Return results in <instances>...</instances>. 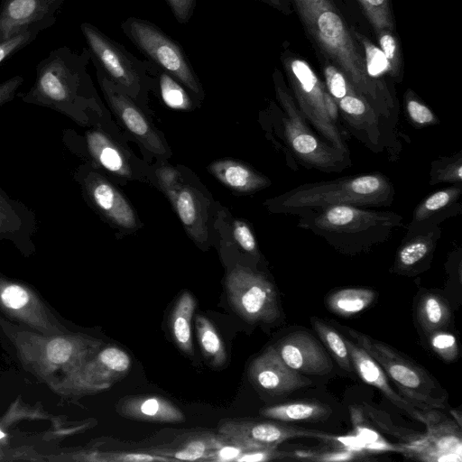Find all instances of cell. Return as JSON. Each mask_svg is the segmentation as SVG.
I'll list each match as a JSON object with an SVG mask.
<instances>
[{
  "instance_id": "6da1fadb",
  "label": "cell",
  "mask_w": 462,
  "mask_h": 462,
  "mask_svg": "<svg viewBox=\"0 0 462 462\" xmlns=\"http://www.w3.org/2000/svg\"><path fill=\"white\" fill-rule=\"evenodd\" d=\"M305 31L323 55L346 77L354 89L390 121L396 106L384 81L372 79L363 52L333 0H291Z\"/></svg>"
},
{
  "instance_id": "7a4b0ae2",
  "label": "cell",
  "mask_w": 462,
  "mask_h": 462,
  "mask_svg": "<svg viewBox=\"0 0 462 462\" xmlns=\"http://www.w3.org/2000/svg\"><path fill=\"white\" fill-rule=\"evenodd\" d=\"M90 52L67 46L51 51L39 61L32 88L20 95L24 103L55 110L80 125L95 123L100 104L88 71Z\"/></svg>"
},
{
  "instance_id": "3957f363",
  "label": "cell",
  "mask_w": 462,
  "mask_h": 462,
  "mask_svg": "<svg viewBox=\"0 0 462 462\" xmlns=\"http://www.w3.org/2000/svg\"><path fill=\"white\" fill-rule=\"evenodd\" d=\"M395 195L391 180L382 173L345 176L328 181L301 184L263 205L272 213L298 216L333 206L389 207Z\"/></svg>"
},
{
  "instance_id": "277c9868",
  "label": "cell",
  "mask_w": 462,
  "mask_h": 462,
  "mask_svg": "<svg viewBox=\"0 0 462 462\" xmlns=\"http://www.w3.org/2000/svg\"><path fill=\"white\" fill-rule=\"evenodd\" d=\"M298 217V227L346 253L368 250L386 242L404 226L403 217L398 213L351 205L307 211Z\"/></svg>"
},
{
  "instance_id": "5b68a950",
  "label": "cell",
  "mask_w": 462,
  "mask_h": 462,
  "mask_svg": "<svg viewBox=\"0 0 462 462\" xmlns=\"http://www.w3.org/2000/svg\"><path fill=\"white\" fill-rule=\"evenodd\" d=\"M281 60L292 97L307 123L328 144L349 156L339 128L338 106L325 84L304 59L291 51H284Z\"/></svg>"
},
{
  "instance_id": "8992f818",
  "label": "cell",
  "mask_w": 462,
  "mask_h": 462,
  "mask_svg": "<svg viewBox=\"0 0 462 462\" xmlns=\"http://www.w3.org/2000/svg\"><path fill=\"white\" fill-rule=\"evenodd\" d=\"M276 98L282 109V139L289 152L307 168L325 172H340L351 165L346 156L328 144L307 123L279 69L273 72Z\"/></svg>"
},
{
  "instance_id": "52a82bcc",
  "label": "cell",
  "mask_w": 462,
  "mask_h": 462,
  "mask_svg": "<svg viewBox=\"0 0 462 462\" xmlns=\"http://www.w3.org/2000/svg\"><path fill=\"white\" fill-rule=\"evenodd\" d=\"M80 30L90 52V59L134 101L144 102L148 91L155 84L152 63L137 59L123 45L89 23H82Z\"/></svg>"
},
{
  "instance_id": "ba28073f",
  "label": "cell",
  "mask_w": 462,
  "mask_h": 462,
  "mask_svg": "<svg viewBox=\"0 0 462 462\" xmlns=\"http://www.w3.org/2000/svg\"><path fill=\"white\" fill-rule=\"evenodd\" d=\"M388 374L406 399L426 411L445 407V396L433 378L390 346L350 328L340 326Z\"/></svg>"
},
{
  "instance_id": "9c48e42d",
  "label": "cell",
  "mask_w": 462,
  "mask_h": 462,
  "mask_svg": "<svg viewBox=\"0 0 462 462\" xmlns=\"http://www.w3.org/2000/svg\"><path fill=\"white\" fill-rule=\"evenodd\" d=\"M121 28L148 61L171 75L197 98H203L202 86L178 42L143 19L127 18Z\"/></svg>"
},
{
  "instance_id": "30bf717a",
  "label": "cell",
  "mask_w": 462,
  "mask_h": 462,
  "mask_svg": "<svg viewBox=\"0 0 462 462\" xmlns=\"http://www.w3.org/2000/svg\"><path fill=\"white\" fill-rule=\"evenodd\" d=\"M226 289L234 310L246 321L272 323L280 317L276 291L262 274L236 265L226 276Z\"/></svg>"
},
{
  "instance_id": "8fae6325",
  "label": "cell",
  "mask_w": 462,
  "mask_h": 462,
  "mask_svg": "<svg viewBox=\"0 0 462 462\" xmlns=\"http://www.w3.org/2000/svg\"><path fill=\"white\" fill-rule=\"evenodd\" d=\"M89 204L114 226L125 230L138 227L136 213L126 198L89 163L74 173Z\"/></svg>"
},
{
  "instance_id": "7c38bea8",
  "label": "cell",
  "mask_w": 462,
  "mask_h": 462,
  "mask_svg": "<svg viewBox=\"0 0 462 462\" xmlns=\"http://www.w3.org/2000/svg\"><path fill=\"white\" fill-rule=\"evenodd\" d=\"M90 60L96 68L97 81L106 102L125 127L150 152L168 156L165 143L136 102L119 88L95 60Z\"/></svg>"
},
{
  "instance_id": "4fadbf2b",
  "label": "cell",
  "mask_w": 462,
  "mask_h": 462,
  "mask_svg": "<svg viewBox=\"0 0 462 462\" xmlns=\"http://www.w3.org/2000/svg\"><path fill=\"white\" fill-rule=\"evenodd\" d=\"M64 0H1L0 42L26 31L42 32L56 23Z\"/></svg>"
},
{
  "instance_id": "5bb4252c",
  "label": "cell",
  "mask_w": 462,
  "mask_h": 462,
  "mask_svg": "<svg viewBox=\"0 0 462 462\" xmlns=\"http://www.w3.org/2000/svg\"><path fill=\"white\" fill-rule=\"evenodd\" d=\"M63 143L75 153L86 155L90 159V165L98 166L113 175L133 179L134 169L125 152L120 148L105 132L90 129L83 136L74 131L66 130Z\"/></svg>"
},
{
  "instance_id": "9a60e30c",
  "label": "cell",
  "mask_w": 462,
  "mask_h": 462,
  "mask_svg": "<svg viewBox=\"0 0 462 462\" xmlns=\"http://www.w3.org/2000/svg\"><path fill=\"white\" fill-rule=\"evenodd\" d=\"M218 434L226 439L245 444L254 448H276L280 443L295 437H319L326 435L288 427L269 421L226 420L218 426Z\"/></svg>"
},
{
  "instance_id": "2e32d148",
  "label": "cell",
  "mask_w": 462,
  "mask_h": 462,
  "mask_svg": "<svg viewBox=\"0 0 462 462\" xmlns=\"http://www.w3.org/2000/svg\"><path fill=\"white\" fill-rule=\"evenodd\" d=\"M253 383L270 394L282 395L311 384V381L288 366L274 346L267 347L251 364Z\"/></svg>"
},
{
  "instance_id": "e0dca14e",
  "label": "cell",
  "mask_w": 462,
  "mask_h": 462,
  "mask_svg": "<svg viewBox=\"0 0 462 462\" xmlns=\"http://www.w3.org/2000/svg\"><path fill=\"white\" fill-rule=\"evenodd\" d=\"M354 369L366 383L376 387L393 405L412 419L426 424L436 422L434 412L426 411L406 398H402L390 386L385 373L379 364L353 340L345 338Z\"/></svg>"
},
{
  "instance_id": "ac0fdd59",
  "label": "cell",
  "mask_w": 462,
  "mask_h": 462,
  "mask_svg": "<svg viewBox=\"0 0 462 462\" xmlns=\"http://www.w3.org/2000/svg\"><path fill=\"white\" fill-rule=\"evenodd\" d=\"M274 347L283 362L300 374L325 375L332 370L329 357L319 343L307 332L290 334Z\"/></svg>"
},
{
  "instance_id": "d6986e66",
  "label": "cell",
  "mask_w": 462,
  "mask_h": 462,
  "mask_svg": "<svg viewBox=\"0 0 462 462\" xmlns=\"http://www.w3.org/2000/svg\"><path fill=\"white\" fill-rule=\"evenodd\" d=\"M188 235L199 246L208 239V200L196 187L181 182L165 192Z\"/></svg>"
},
{
  "instance_id": "ffe728a7",
  "label": "cell",
  "mask_w": 462,
  "mask_h": 462,
  "mask_svg": "<svg viewBox=\"0 0 462 462\" xmlns=\"http://www.w3.org/2000/svg\"><path fill=\"white\" fill-rule=\"evenodd\" d=\"M462 184L451 185L423 199L414 208L406 235L437 226L440 222L460 213Z\"/></svg>"
},
{
  "instance_id": "44dd1931",
  "label": "cell",
  "mask_w": 462,
  "mask_h": 462,
  "mask_svg": "<svg viewBox=\"0 0 462 462\" xmlns=\"http://www.w3.org/2000/svg\"><path fill=\"white\" fill-rule=\"evenodd\" d=\"M225 442L220 434L197 431L177 436L171 442L140 449L175 460L204 461Z\"/></svg>"
},
{
  "instance_id": "7402d4cb",
  "label": "cell",
  "mask_w": 462,
  "mask_h": 462,
  "mask_svg": "<svg viewBox=\"0 0 462 462\" xmlns=\"http://www.w3.org/2000/svg\"><path fill=\"white\" fill-rule=\"evenodd\" d=\"M116 411L122 417L140 421L179 423L185 420L178 406L158 395L125 397L117 402Z\"/></svg>"
},
{
  "instance_id": "603a6c76",
  "label": "cell",
  "mask_w": 462,
  "mask_h": 462,
  "mask_svg": "<svg viewBox=\"0 0 462 462\" xmlns=\"http://www.w3.org/2000/svg\"><path fill=\"white\" fill-rule=\"evenodd\" d=\"M36 228L35 213L0 188V239L19 247L29 245Z\"/></svg>"
},
{
  "instance_id": "cb8c5ba5",
  "label": "cell",
  "mask_w": 462,
  "mask_h": 462,
  "mask_svg": "<svg viewBox=\"0 0 462 462\" xmlns=\"http://www.w3.org/2000/svg\"><path fill=\"white\" fill-rule=\"evenodd\" d=\"M208 169L222 184L239 193L255 192L271 184L268 178L236 160L215 161Z\"/></svg>"
},
{
  "instance_id": "d4e9b609",
  "label": "cell",
  "mask_w": 462,
  "mask_h": 462,
  "mask_svg": "<svg viewBox=\"0 0 462 462\" xmlns=\"http://www.w3.org/2000/svg\"><path fill=\"white\" fill-rule=\"evenodd\" d=\"M427 428L425 440L414 456L428 461H460L461 439L455 427L431 423Z\"/></svg>"
},
{
  "instance_id": "484cf974",
  "label": "cell",
  "mask_w": 462,
  "mask_h": 462,
  "mask_svg": "<svg viewBox=\"0 0 462 462\" xmlns=\"http://www.w3.org/2000/svg\"><path fill=\"white\" fill-rule=\"evenodd\" d=\"M440 236L439 226L405 235L396 253L394 268L401 272H410L425 263L432 256Z\"/></svg>"
},
{
  "instance_id": "4316f807",
  "label": "cell",
  "mask_w": 462,
  "mask_h": 462,
  "mask_svg": "<svg viewBox=\"0 0 462 462\" xmlns=\"http://www.w3.org/2000/svg\"><path fill=\"white\" fill-rule=\"evenodd\" d=\"M196 307L194 297L183 291L175 302L170 317V328L177 346L185 354H193L191 321Z\"/></svg>"
},
{
  "instance_id": "83f0119b",
  "label": "cell",
  "mask_w": 462,
  "mask_h": 462,
  "mask_svg": "<svg viewBox=\"0 0 462 462\" xmlns=\"http://www.w3.org/2000/svg\"><path fill=\"white\" fill-rule=\"evenodd\" d=\"M260 414L281 421H317L328 419L331 410L320 402H294L263 408Z\"/></svg>"
},
{
  "instance_id": "f1b7e54d",
  "label": "cell",
  "mask_w": 462,
  "mask_h": 462,
  "mask_svg": "<svg viewBox=\"0 0 462 462\" xmlns=\"http://www.w3.org/2000/svg\"><path fill=\"white\" fill-rule=\"evenodd\" d=\"M375 293L365 288H346L330 294L327 300L329 310L342 317H351L368 308Z\"/></svg>"
},
{
  "instance_id": "f546056e",
  "label": "cell",
  "mask_w": 462,
  "mask_h": 462,
  "mask_svg": "<svg viewBox=\"0 0 462 462\" xmlns=\"http://www.w3.org/2000/svg\"><path fill=\"white\" fill-rule=\"evenodd\" d=\"M195 329L205 357L213 366H222L226 362V352L215 326L207 317L198 315L195 319Z\"/></svg>"
},
{
  "instance_id": "4dcf8cb0",
  "label": "cell",
  "mask_w": 462,
  "mask_h": 462,
  "mask_svg": "<svg viewBox=\"0 0 462 462\" xmlns=\"http://www.w3.org/2000/svg\"><path fill=\"white\" fill-rule=\"evenodd\" d=\"M418 319L427 333L442 330L450 320V309L439 295L426 294L418 305Z\"/></svg>"
},
{
  "instance_id": "1f68e13d",
  "label": "cell",
  "mask_w": 462,
  "mask_h": 462,
  "mask_svg": "<svg viewBox=\"0 0 462 462\" xmlns=\"http://www.w3.org/2000/svg\"><path fill=\"white\" fill-rule=\"evenodd\" d=\"M152 65L157 76L160 94L164 104L172 109H191L192 100L183 86L168 73Z\"/></svg>"
},
{
  "instance_id": "d6a6232c",
  "label": "cell",
  "mask_w": 462,
  "mask_h": 462,
  "mask_svg": "<svg viewBox=\"0 0 462 462\" xmlns=\"http://www.w3.org/2000/svg\"><path fill=\"white\" fill-rule=\"evenodd\" d=\"M311 322L314 329L330 351L337 365L345 371L352 372L354 367L345 338L334 328L318 319H312Z\"/></svg>"
},
{
  "instance_id": "836d02e7",
  "label": "cell",
  "mask_w": 462,
  "mask_h": 462,
  "mask_svg": "<svg viewBox=\"0 0 462 462\" xmlns=\"http://www.w3.org/2000/svg\"><path fill=\"white\" fill-rule=\"evenodd\" d=\"M352 32L356 42L362 46L368 75L375 80L386 82L385 75L392 78L391 68L381 49L360 32L354 30Z\"/></svg>"
},
{
  "instance_id": "e575fe53",
  "label": "cell",
  "mask_w": 462,
  "mask_h": 462,
  "mask_svg": "<svg viewBox=\"0 0 462 462\" xmlns=\"http://www.w3.org/2000/svg\"><path fill=\"white\" fill-rule=\"evenodd\" d=\"M462 184V153L439 158L431 162L430 184Z\"/></svg>"
},
{
  "instance_id": "d590c367",
  "label": "cell",
  "mask_w": 462,
  "mask_h": 462,
  "mask_svg": "<svg viewBox=\"0 0 462 462\" xmlns=\"http://www.w3.org/2000/svg\"><path fill=\"white\" fill-rule=\"evenodd\" d=\"M378 45L385 56L390 68L392 78L397 81L402 79V52L395 32L380 30L375 32Z\"/></svg>"
},
{
  "instance_id": "8d00e7d4",
  "label": "cell",
  "mask_w": 462,
  "mask_h": 462,
  "mask_svg": "<svg viewBox=\"0 0 462 462\" xmlns=\"http://www.w3.org/2000/svg\"><path fill=\"white\" fill-rule=\"evenodd\" d=\"M374 32L389 30L395 32L389 0H358Z\"/></svg>"
},
{
  "instance_id": "74e56055",
  "label": "cell",
  "mask_w": 462,
  "mask_h": 462,
  "mask_svg": "<svg viewBox=\"0 0 462 462\" xmlns=\"http://www.w3.org/2000/svg\"><path fill=\"white\" fill-rule=\"evenodd\" d=\"M404 106L410 121L416 127H427L439 123L433 111L411 89L405 93Z\"/></svg>"
},
{
  "instance_id": "f35d334b",
  "label": "cell",
  "mask_w": 462,
  "mask_h": 462,
  "mask_svg": "<svg viewBox=\"0 0 462 462\" xmlns=\"http://www.w3.org/2000/svg\"><path fill=\"white\" fill-rule=\"evenodd\" d=\"M322 71L326 88L336 103L341 97L355 90L345 74L325 58L322 61Z\"/></svg>"
},
{
  "instance_id": "ab89813d",
  "label": "cell",
  "mask_w": 462,
  "mask_h": 462,
  "mask_svg": "<svg viewBox=\"0 0 462 462\" xmlns=\"http://www.w3.org/2000/svg\"><path fill=\"white\" fill-rule=\"evenodd\" d=\"M229 231L233 242L241 250L250 254L252 257L259 258V250L255 236L246 222L241 219H234Z\"/></svg>"
},
{
  "instance_id": "60d3db41",
  "label": "cell",
  "mask_w": 462,
  "mask_h": 462,
  "mask_svg": "<svg viewBox=\"0 0 462 462\" xmlns=\"http://www.w3.org/2000/svg\"><path fill=\"white\" fill-rule=\"evenodd\" d=\"M430 343L433 351L444 361L453 362L458 356L457 338L450 333L438 330L430 333Z\"/></svg>"
},
{
  "instance_id": "b9f144b4",
  "label": "cell",
  "mask_w": 462,
  "mask_h": 462,
  "mask_svg": "<svg viewBox=\"0 0 462 462\" xmlns=\"http://www.w3.org/2000/svg\"><path fill=\"white\" fill-rule=\"evenodd\" d=\"M101 461L107 462H153V461H171L170 458L145 452L137 451H116L102 455Z\"/></svg>"
},
{
  "instance_id": "7bdbcfd3",
  "label": "cell",
  "mask_w": 462,
  "mask_h": 462,
  "mask_svg": "<svg viewBox=\"0 0 462 462\" xmlns=\"http://www.w3.org/2000/svg\"><path fill=\"white\" fill-rule=\"evenodd\" d=\"M251 449L255 448L225 439V442L213 451L204 461L235 462L239 456Z\"/></svg>"
},
{
  "instance_id": "ee69618b",
  "label": "cell",
  "mask_w": 462,
  "mask_h": 462,
  "mask_svg": "<svg viewBox=\"0 0 462 462\" xmlns=\"http://www.w3.org/2000/svg\"><path fill=\"white\" fill-rule=\"evenodd\" d=\"M39 33L37 31H26L0 42V63L33 42Z\"/></svg>"
},
{
  "instance_id": "f6af8a7d",
  "label": "cell",
  "mask_w": 462,
  "mask_h": 462,
  "mask_svg": "<svg viewBox=\"0 0 462 462\" xmlns=\"http://www.w3.org/2000/svg\"><path fill=\"white\" fill-rule=\"evenodd\" d=\"M73 344L65 338H55L47 346V356L54 364H62L69 360L73 353Z\"/></svg>"
},
{
  "instance_id": "bcb514c9",
  "label": "cell",
  "mask_w": 462,
  "mask_h": 462,
  "mask_svg": "<svg viewBox=\"0 0 462 462\" xmlns=\"http://www.w3.org/2000/svg\"><path fill=\"white\" fill-rule=\"evenodd\" d=\"M155 175L157 182L164 193L182 182L181 173L179 170L171 166H162L158 168Z\"/></svg>"
},
{
  "instance_id": "7dc6e473",
  "label": "cell",
  "mask_w": 462,
  "mask_h": 462,
  "mask_svg": "<svg viewBox=\"0 0 462 462\" xmlns=\"http://www.w3.org/2000/svg\"><path fill=\"white\" fill-rule=\"evenodd\" d=\"M1 298L5 305L12 309H20L29 300L26 291L17 285L6 287L2 292Z\"/></svg>"
},
{
  "instance_id": "c3c4849f",
  "label": "cell",
  "mask_w": 462,
  "mask_h": 462,
  "mask_svg": "<svg viewBox=\"0 0 462 462\" xmlns=\"http://www.w3.org/2000/svg\"><path fill=\"white\" fill-rule=\"evenodd\" d=\"M282 453L278 452L275 448H255L245 451L239 456L235 462H261L279 458Z\"/></svg>"
},
{
  "instance_id": "681fc988",
  "label": "cell",
  "mask_w": 462,
  "mask_h": 462,
  "mask_svg": "<svg viewBox=\"0 0 462 462\" xmlns=\"http://www.w3.org/2000/svg\"><path fill=\"white\" fill-rule=\"evenodd\" d=\"M176 20L187 23L193 14L197 0H166Z\"/></svg>"
},
{
  "instance_id": "f907efd6",
  "label": "cell",
  "mask_w": 462,
  "mask_h": 462,
  "mask_svg": "<svg viewBox=\"0 0 462 462\" xmlns=\"http://www.w3.org/2000/svg\"><path fill=\"white\" fill-rule=\"evenodd\" d=\"M23 80L22 76L16 75L0 83V107L17 96Z\"/></svg>"
},
{
  "instance_id": "816d5d0a",
  "label": "cell",
  "mask_w": 462,
  "mask_h": 462,
  "mask_svg": "<svg viewBox=\"0 0 462 462\" xmlns=\"http://www.w3.org/2000/svg\"><path fill=\"white\" fill-rule=\"evenodd\" d=\"M310 459L316 461H346L355 458V453L350 450H339L335 452L310 456Z\"/></svg>"
},
{
  "instance_id": "f5cc1de1",
  "label": "cell",
  "mask_w": 462,
  "mask_h": 462,
  "mask_svg": "<svg viewBox=\"0 0 462 462\" xmlns=\"http://www.w3.org/2000/svg\"><path fill=\"white\" fill-rule=\"evenodd\" d=\"M262 2L266 3L267 5H271L272 7L289 14H291L290 5L288 0H259Z\"/></svg>"
},
{
  "instance_id": "db71d44e",
  "label": "cell",
  "mask_w": 462,
  "mask_h": 462,
  "mask_svg": "<svg viewBox=\"0 0 462 462\" xmlns=\"http://www.w3.org/2000/svg\"><path fill=\"white\" fill-rule=\"evenodd\" d=\"M4 437H5V433L2 430H0V439H3Z\"/></svg>"
}]
</instances>
